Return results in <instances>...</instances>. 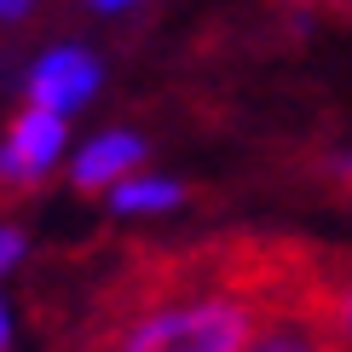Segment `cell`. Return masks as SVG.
<instances>
[{"label": "cell", "mask_w": 352, "mask_h": 352, "mask_svg": "<svg viewBox=\"0 0 352 352\" xmlns=\"http://www.w3.org/2000/svg\"><path fill=\"white\" fill-rule=\"evenodd\" d=\"M23 6H29V0H0V18H18Z\"/></svg>", "instance_id": "obj_6"}, {"label": "cell", "mask_w": 352, "mask_h": 352, "mask_svg": "<svg viewBox=\"0 0 352 352\" xmlns=\"http://www.w3.org/2000/svg\"><path fill=\"white\" fill-rule=\"evenodd\" d=\"M64 151V116L29 104L18 122L6 127V144H0V190H29L47 179V168Z\"/></svg>", "instance_id": "obj_1"}, {"label": "cell", "mask_w": 352, "mask_h": 352, "mask_svg": "<svg viewBox=\"0 0 352 352\" xmlns=\"http://www.w3.org/2000/svg\"><path fill=\"white\" fill-rule=\"evenodd\" d=\"M23 254V231H12V226H0V272L12 266V260Z\"/></svg>", "instance_id": "obj_5"}, {"label": "cell", "mask_w": 352, "mask_h": 352, "mask_svg": "<svg viewBox=\"0 0 352 352\" xmlns=\"http://www.w3.org/2000/svg\"><path fill=\"white\" fill-rule=\"evenodd\" d=\"M139 156H144V139H133V133H104V139H93V144L76 156V185H81V190L122 185L127 173L139 168Z\"/></svg>", "instance_id": "obj_3"}, {"label": "cell", "mask_w": 352, "mask_h": 352, "mask_svg": "<svg viewBox=\"0 0 352 352\" xmlns=\"http://www.w3.org/2000/svg\"><path fill=\"white\" fill-rule=\"evenodd\" d=\"M93 87H98V64L81 47H58V52H47L35 69H29V104L64 116V110L87 104Z\"/></svg>", "instance_id": "obj_2"}, {"label": "cell", "mask_w": 352, "mask_h": 352, "mask_svg": "<svg viewBox=\"0 0 352 352\" xmlns=\"http://www.w3.org/2000/svg\"><path fill=\"white\" fill-rule=\"evenodd\" d=\"M93 6H133V0H93Z\"/></svg>", "instance_id": "obj_7"}, {"label": "cell", "mask_w": 352, "mask_h": 352, "mask_svg": "<svg viewBox=\"0 0 352 352\" xmlns=\"http://www.w3.org/2000/svg\"><path fill=\"white\" fill-rule=\"evenodd\" d=\"M116 214H156V208H173L179 202V185L173 179H127L116 185Z\"/></svg>", "instance_id": "obj_4"}, {"label": "cell", "mask_w": 352, "mask_h": 352, "mask_svg": "<svg viewBox=\"0 0 352 352\" xmlns=\"http://www.w3.org/2000/svg\"><path fill=\"white\" fill-rule=\"evenodd\" d=\"M0 341H6V312H0Z\"/></svg>", "instance_id": "obj_8"}]
</instances>
